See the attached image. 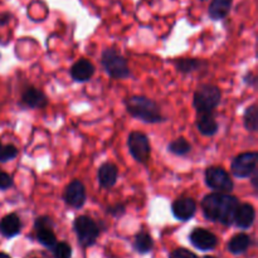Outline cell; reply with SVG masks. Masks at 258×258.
Instances as JSON below:
<instances>
[{
  "mask_svg": "<svg viewBox=\"0 0 258 258\" xmlns=\"http://www.w3.org/2000/svg\"><path fill=\"white\" fill-rule=\"evenodd\" d=\"M238 206L239 202L236 197L219 191L208 194L202 201L204 217L209 221L219 222L224 226H231L233 223Z\"/></svg>",
  "mask_w": 258,
  "mask_h": 258,
  "instance_id": "obj_1",
  "label": "cell"
},
{
  "mask_svg": "<svg viewBox=\"0 0 258 258\" xmlns=\"http://www.w3.org/2000/svg\"><path fill=\"white\" fill-rule=\"evenodd\" d=\"M126 108L128 113L144 122L155 123L164 120L158 105L153 100L144 96H133L126 100Z\"/></svg>",
  "mask_w": 258,
  "mask_h": 258,
  "instance_id": "obj_2",
  "label": "cell"
},
{
  "mask_svg": "<svg viewBox=\"0 0 258 258\" xmlns=\"http://www.w3.org/2000/svg\"><path fill=\"white\" fill-rule=\"evenodd\" d=\"M221 90L216 86H201L194 93L193 105L199 113L212 112L221 102Z\"/></svg>",
  "mask_w": 258,
  "mask_h": 258,
  "instance_id": "obj_3",
  "label": "cell"
},
{
  "mask_svg": "<svg viewBox=\"0 0 258 258\" xmlns=\"http://www.w3.org/2000/svg\"><path fill=\"white\" fill-rule=\"evenodd\" d=\"M101 63H102L107 75L112 78L123 80V78H127L130 76L127 59L122 57L118 52H116L115 49L103 50Z\"/></svg>",
  "mask_w": 258,
  "mask_h": 258,
  "instance_id": "obj_4",
  "label": "cell"
},
{
  "mask_svg": "<svg viewBox=\"0 0 258 258\" xmlns=\"http://www.w3.org/2000/svg\"><path fill=\"white\" fill-rule=\"evenodd\" d=\"M73 228L77 234L78 241L83 247H90L95 244L100 234V228L96 222L87 216L78 217L73 223Z\"/></svg>",
  "mask_w": 258,
  "mask_h": 258,
  "instance_id": "obj_5",
  "label": "cell"
},
{
  "mask_svg": "<svg viewBox=\"0 0 258 258\" xmlns=\"http://www.w3.org/2000/svg\"><path fill=\"white\" fill-rule=\"evenodd\" d=\"M206 184L219 193H229L233 189V181L224 169L212 166L206 171Z\"/></svg>",
  "mask_w": 258,
  "mask_h": 258,
  "instance_id": "obj_6",
  "label": "cell"
},
{
  "mask_svg": "<svg viewBox=\"0 0 258 258\" xmlns=\"http://www.w3.org/2000/svg\"><path fill=\"white\" fill-rule=\"evenodd\" d=\"M127 146L131 155L138 163L145 164L150 158V143L148 136L143 133H131L127 139Z\"/></svg>",
  "mask_w": 258,
  "mask_h": 258,
  "instance_id": "obj_7",
  "label": "cell"
},
{
  "mask_svg": "<svg viewBox=\"0 0 258 258\" xmlns=\"http://www.w3.org/2000/svg\"><path fill=\"white\" fill-rule=\"evenodd\" d=\"M258 155L257 153H243L236 156L232 163V173L237 178H248L256 173Z\"/></svg>",
  "mask_w": 258,
  "mask_h": 258,
  "instance_id": "obj_8",
  "label": "cell"
},
{
  "mask_svg": "<svg viewBox=\"0 0 258 258\" xmlns=\"http://www.w3.org/2000/svg\"><path fill=\"white\" fill-rule=\"evenodd\" d=\"M63 199L68 206L73 207V208H81L86 202L85 185L80 180H73L64 189Z\"/></svg>",
  "mask_w": 258,
  "mask_h": 258,
  "instance_id": "obj_9",
  "label": "cell"
},
{
  "mask_svg": "<svg viewBox=\"0 0 258 258\" xmlns=\"http://www.w3.org/2000/svg\"><path fill=\"white\" fill-rule=\"evenodd\" d=\"M191 244L201 251H211L216 248L218 239L212 232L204 228H196L189 236Z\"/></svg>",
  "mask_w": 258,
  "mask_h": 258,
  "instance_id": "obj_10",
  "label": "cell"
},
{
  "mask_svg": "<svg viewBox=\"0 0 258 258\" xmlns=\"http://www.w3.org/2000/svg\"><path fill=\"white\" fill-rule=\"evenodd\" d=\"M174 217L179 221H189L197 212V203L191 198H181L173 203L171 207Z\"/></svg>",
  "mask_w": 258,
  "mask_h": 258,
  "instance_id": "obj_11",
  "label": "cell"
},
{
  "mask_svg": "<svg viewBox=\"0 0 258 258\" xmlns=\"http://www.w3.org/2000/svg\"><path fill=\"white\" fill-rule=\"evenodd\" d=\"M254 218H256V212H254L253 206L242 204L237 208L236 216H234V223L239 228L247 229L253 224Z\"/></svg>",
  "mask_w": 258,
  "mask_h": 258,
  "instance_id": "obj_12",
  "label": "cell"
},
{
  "mask_svg": "<svg viewBox=\"0 0 258 258\" xmlns=\"http://www.w3.org/2000/svg\"><path fill=\"white\" fill-rule=\"evenodd\" d=\"M93 73H95V67L87 59H80L71 68L72 78L77 81V82H86V81H88L92 77Z\"/></svg>",
  "mask_w": 258,
  "mask_h": 258,
  "instance_id": "obj_13",
  "label": "cell"
},
{
  "mask_svg": "<svg viewBox=\"0 0 258 258\" xmlns=\"http://www.w3.org/2000/svg\"><path fill=\"white\" fill-rule=\"evenodd\" d=\"M20 229H22V223L17 214H8L0 221V233L7 238H12L19 234Z\"/></svg>",
  "mask_w": 258,
  "mask_h": 258,
  "instance_id": "obj_14",
  "label": "cell"
},
{
  "mask_svg": "<svg viewBox=\"0 0 258 258\" xmlns=\"http://www.w3.org/2000/svg\"><path fill=\"white\" fill-rule=\"evenodd\" d=\"M22 101L24 105L30 108H43L47 105V97L40 90L34 87H29L23 92Z\"/></svg>",
  "mask_w": 258,
  "mask_h": 258,
  "instance_id": "obj_15",
  "label": "cell"
},
{
  "mask_svg": "<svg viewBox=\"0 0 258 258\" xmlns=\"http://www.w3.org/2000/svg\"><path fill=\"white\" fill-rule=\"evenodd\" d=\"M117 168L113 164H103L98 169V181L103 188H112L117 181Z\"/></svg>",
  "mask_w": 258,
  "mask_h": 258,
  "instance_id": "obj_16",
  "label": "cell"
},
{
  "mask_svg": "<svg viewBox=\"0 0 258 258\" xmlns=\"http://www.w3.org/2000/svg\"><path fill=\"white\" fill-rule=\"evenodd\" d=\"M197 127H198L199 133L203 134L206 136H213L218 131V123L214 120L211 112L207 113H199L198 118H197Z\"/></svg>",
  "mask_w": 258,
  "mask_h": 258,
  "instance_id": "obj_17",
  "label": "cell"
},
{
  "mask_svg": "<svg viewBox=\"0 0 258 258\" xmlns=\"http://www.w3.org/2000/svg\"><path fill=\"white\" fill-rule=\"evenodd\" d=\"M233 0H213L209 5L208 14L212 19L221 20L228 15Z\"/></svg>",
  "mask_w": 258,
  "mask_h": 258,
  "instance_id": "obj_18",
  "label": "cell"
},
{
  "mask_svg": "<svg viewBox=\"0 0 258 258\" xmlns=\"http://www.w3.org/2000/svg\"><path fill=\"white\" fill-rule=\"evenodd\" d=\"M249 246H251V237L244 233H239L236 234L229 241L228 249L233 254H241L243 252H246L249 248Z\"/></svg>",
  "mask_w": 258,
  "mask_h": 258,
  "instance_id": "obj_19",
  "label": "cell"
},
{
  "mask_svg": "<svg viewBox=\"0 0 258 258\" xmlns=\"http://www.w3.org/2000/svg\"><path fill=\"white\" fill-rule=\"evenodd\" d=\"M154 241L151 236L146 232H140L136 234L135 241H134V248L139 252V253H148L153 249Z\"/></svg>",
  "mask_w": 258,
  "mask_h": 258,
  "instance_id": "obj_20",
  "label": "cell"
},
{
  "mask_svg": "<svg viewBox=\"0 0 258 258\" xmlns=\"http://www.w3.org/2000/svg\"><path fill=\"white\" fill-rule=\"evenodd\" d=\"M37 231V239L40 244H43L47 248H53L57 243V238L53 232V228H39Z\"/></svg>",
  "mask_w": 258,
  "mask_h": 258,
  "instance_id": "obj_21",
  "label": "cell"
},
{
  "mask_svg": "<svg viewBox=\"0 0 258 258\" xmlns=\"http://www.w3.org/2000/svg\"><path fill=\"white\" fill-rule=\"evenodd\" d=\"M244 126L247 130L256 131L257 130V122H258V110L256 105L249 106L244 112Z\"/></svg>",
  "mask_w": 258,
  "mask_h": 258,
  "instance_id": "obj_22",
  "label": "cell"
},
{
  "mask_svg": "<svg viewBox=\"0 0 258 258\" xmlns=\"http://www.w3.org/2000/svg\"><path fill=\"white\" fill-rule=\"evenodd\" d=\"M169 151L175 155H185L190 151V144L185 140L184 138H179L176 140L171 141L168 146Z\"/></svg>",
  "mask_w": 258,
  "mask_h": 258,
  "instance_id": "obj_23",
  "label": "cell"
},
{
  "mask_svg": "<svg viewBox=\"0 0 258 258\" xmlns=\"http://www.w3.org/2000/svg\"><path fill=\"white\" fill-rule=\"evenodd\" d=\"M18 155V149L14 145H3L0 143V161H10Z\"/></svg>",
  "mask_w": 258,
  "mask_h": 258,
  "instance_id": "obj_24",
  "label": "cell"
},
{
  "mask_svg": "<svg viewBox=\"0 0 258 258\" xmlns=\"http://www.w3.org/2000/svg\"><path fill=\"white\" fill-rule=\"evenodd\" d=\"M53 254H54V258H71L72 257V248L66 242H59L53 247Z\"/></svg>",
  "mask_w": 258,
  "mask_h": 258,
  "instance_id": "obj_25",
  "label": "cell"
},
{
  "mask_svg": "<svg viewBox=\"0 0 258 258\" xmlns=\"http://www.w3.org/2000/svg\"><path fill=\"white\" fill-rule=\"evenodd\" d=\"M199 64H201V62L197 59H180L178 60V63H176V68H178L179 71H181V72H193V71L198 70L199 68Z\"/></svg>",
  "mask_w": 258,
  "mask_h": 258,
  "instance_id": "obj_26",
  "label": "cell"
},
{
  "mask_svg": "<svg viewBox=\"0 0 258 258\" xmlns=\"http://www.w3.org/2000/svg\"><path fill=\"white\" fill-rule=\"evenodd\" d=\"M169 258H199L197 254H194L193 252L188 251L185 248H178L175 251H173L170 253Z\"/></svg>",
  "mask_w": 258,
  "mask_h": 258,
  "instance_id": "obj_27",
  "label": "cell"
},
{
  "mask_svg": "<svg viewBox=\"0 0 258 258\" xmlns=\"http://www.w3.org/2000/svg\"><path fill=\"white\" fill-rule=\"evenodd\" d=\"M53 227H54V223H53V221L49 218V217H39V218H38L34 223L35 229L53 228Z\"/></svg>",
  "mask_w": 258,
  "mask_h": 258,
  "instance_id": "obj_28",
  "label": "cell"
},
{
  "mask_svg": "<svg viewBox=\"0 0 258 258\" xmlns=\"http://www.w3.org/2000/svg\"><path fill=\"white\" fill-rule=\"evenodd\" d=\"M13 185V179L12 176L8 173L0 171V190H7L10 186Z\"/></svg>",
  "mask_w": 258,
  "mask_h": 258,
  "instance_id": "obj_29",
  "label": "cell"
},
{
  "mask_svg": "<svg viewBox=\"0 0 258 258\" xmlns=\"http://www.w3.org/2000/svg\"><path fill=\"white\" fill-rule=\"evenodd\" d=\"M10 19V15L9 14H0V25H5Z\"/></svg>",
  "mask_w": 258,
  "mask_h": 258,
  "instance_id": "obj_30",
  "label": "cell"
},
{
  "mask_svg": "<svg viewBox=\"0 0 258 258\" xmlns=\"http://www.w3.org/2000/svg\"><path fill=\"white\" fill-rule=\"evenodd\" d=\"M0 258H10V257L8 256L7 253H3V252H0Z\"/></svg>",
  "mask_w": 258,
  "mask_h": 258,
  "instance_id": "obj_31",
  "label": "cell"
},
{
  "mask_svg": "<svg viewBox=\"0 0 258 258\" xmlns=\"http://www.w3.org/2000/svg\"><path fill=\"white\" fill-rule=\"evenodd\" d=\"M204 258H214V257H211V256H207V257H204Z\"/></svg>",
  "mask_w": 258,
  "mask_h": 258,
  "instance_id": "obj_32",
  "label": "cell"
}]
</instances>
